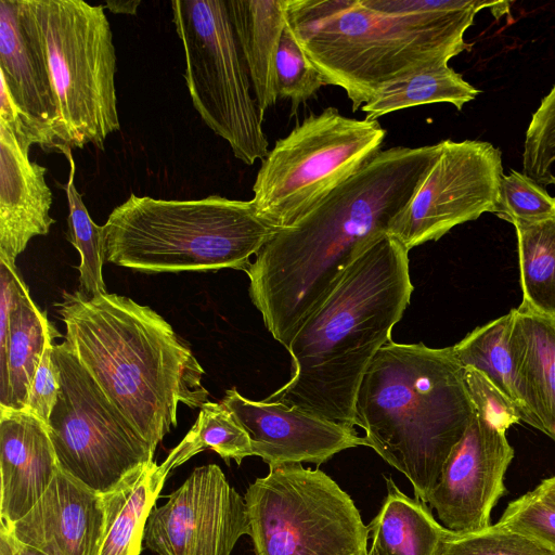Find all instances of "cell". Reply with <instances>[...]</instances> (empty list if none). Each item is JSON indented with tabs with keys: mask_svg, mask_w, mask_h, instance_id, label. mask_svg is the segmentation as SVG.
I'll list each match as a JSON object with an SVG mask.
<instances>
[{
	"mask_svg": "<svg viewBox=\"0 0 555 555\" xmlns=\"http://www.w3.org/2000/svg\"><path fill=\"white\" fill-rule=\"evenodd\" d=\"M439 152L440 143L380 150L260 248L245 272L249 297L275 340L287 348L351 263L388 234Z\"/></svg>",
	"mask_w": 555,
	"mask_h": 555,
	"instance_id": "1",
	"label": "cell"
},
{
	"mask_svg": "<svg viewBox=\"0 0 555 555\" xmlns=\"http://www.w3.org/2000/svg\"><path fill=\"white\" fill-rule=\"evenodd\" d=\"M413 289L409 250L384 235L351 263L292 339L286 349L293 376L264 400L354 428L363 376L391 341Z\"/></svg>",
	"mask_w": 555,
	"mask_h": 555,
	"instance_id": "2",
	"label": "cell"
},
{
	"mask_svg": "<svg viewBox=\"0 0 555 555\" xmlns=\"http://www.w3.org/2000/svg\"><path fill=\"white\" fill-rule=\"evenodd\" d=\"M478 0H288L287 23L325 79L345 90L352 112L386 82L448 63L468 49L464 34Z\"/></svg>",
	"mask_w": 555,
	"mask_h": 555,
	"instance_id": "3",
	"label": "cell"
},
{
	"mask_svg": "<svg viewBox=\"0 0 555 555\" xmlns=\"http://www.w3.org/2000/svg\"><path fill=\"white\" fill-rule=\"evenodd\" d=\"M56 306L72 352L154 450L177 426L180 403L197 409L208 401L203 366L149 306L79 291L63 293Z\"/></svg>",
	"mask_w": 555,
	"mask_h": 555,
	"instance_id": "4",
	"label": "cell"
},
{
	"mask_svg": "<svg viewBox=\"0 0 555 555\" xmlns=\"http://www.w3.org/2000/svg\"><path fill=\"white\" fill-rule=\"evenodd\" d=\"M475 414L453 347L389 341L366 370L356 425L366 446L402 473L426 503Z\"/></svg>",
	"mask_w": 555,
	"mask_h": 555,
	"instance_id": "5",
	"label": "cell"
},
{
	"mask_svg": "<svg viewBox=\"0 0 555 555\" xmlns=\"http://www.w3.org/2000/svg\"><path fill=\"white\" fill-rule=\"evenodd\" d=\"M278 230L251 199H158L132 193L103 225L105 258L147 273L246 271L250 257Z\"/></svg>",
	"mask_w": 555,
	"mask_h": 555,
	"instance_id": "6",
	"label": "cell"
},
{
	"mask_svg": "<svg viewBox=\"0 0 555 555\" xmlns=\"http://www.w3.org/2000/svg\"><path fill=\"white\" fill-rule=\"evenodd\" d=\"M21 22L41 49L56 93L60 153L104 151L120 129L116 52L104 5L81 0H17Z\"/></svg>",
	"mask_w": 555,
	"mask_h": 555,
	"instance_id": "7",
	"label": "cell"
},
{
	"mask_svg": "<svg viewBox=\"0 0 555 555\" xmlns=\"http://www.w3.org/2000/svg\"><path fill=\"white\" fill-rule=\"evenodd\" d=\"M387 131L333 106L310 114L262 159L251 202L258 215L287 228L321 204L377 152Z\"/></svg>",
	"mask_w": 555,
	"mask_h": 555,
	"instance_id": "8",
	"label": "cell"
},
{
	"mask_svg": "<svg viewBox=\"0 0 555 555\" xmlns=\"http://www.w3.org/2000/svg\"><path fill=\"white\" fill-rule=\"evenodd\" d=\"M244 499L256 555H369L360 512L320 469L270 466Z\"/></svg>",
	"mask_w": 555,
	"mask_h": 555,
	"instance_id": "9",
	"label": "cell"
},
{
	"mask_svg": "<svg viewBox=\"0 0 555 555\" xmlns=\"http://www.w3.org/2000/svg\"><path fill=\"white\" fill-rule=\"evenodd\" d=\"M172 21L184 49L186 88L204 122L245 165L263 159L269 142L227 0H173Z\"/></svg>",
	"mask_w": 555,
	"mask_h": 555,
	"instance_id": "10",
	"label": "cell"
},
{
	"mask_svg": "<svg viewBox=\"0 0 555 555\" xmlns=\"http://www.w3.org/2000/svg\"><path fill=\"white\" fill-rule=\"evenodd\" d=\"M60 391L47 424L60 469L104 494L153 462L155 450L111 403L64 340L54 344Z\"/></svg>",
	"mask_w": 555,
	"mask_h": 555,
	"instance_id": "11",
	"label": "cell"
},
{
	"mask_svg": "<svg viewBox=\"0 0 555 555\" xmlns=\"http://www.w3.org/2000/svg\"><path fill=\"white\" fill-rule=\"evenodd\" d=\"M503 175L501 151L490 142L440 141L437 159L391 221L388 235L410 250L485 212L494 214Z\"/></svg>",
	"mask_w": 555,
	"mask_h": 555,
	"instance_id": "12",
	"label": "cell"
},
{
	"mask_svg": "<svg viewBox=\"0 0 555 555\" xmlns=\"http://www.w3.org/2000/svg\"><path fill=\"white\" fill-rule=\"evenodd\" d=\"M249 535L245 499L216 464L194 468L168 501L151 511L146 546L158 555H231Z\"/></svg>",
	"mask_w": 555,
	"mask_h": 555,
	"instance_id": "13",
	"label": "cell"
},
{
	"mask_svg": "<svg viewBox=\"0 0 555 555\" xmlns=\"http://www.w3.org/2000/svg\"><path fill=\"white\" fill-rule=\"evenodd\" d=\"M514 459L506 431L478 413L448 456L427 503L442 526L456 533L480 531L505 494V473Z\"/></svg>",
	"mask_w": 555,
	"mask_h": 555,
	"instance_id": "14",
	"label": "cell"
},
{
	"mask_svg": "<svg viewBox=\"0 0 555 555\" xmlns=\"http://www.w3.org/2000/svg\"><path fill=\"white\" fill-rule=\"evenodd\" d=\"M249 435L253 454L268 465H320L349 448L366 446L354 428L324 420L283 403L254 401L236 388L221 401Z\"/></svg>",
	"mask_w": 555,
	"mask_h": 555,
	"instance_id": "15",
	"label": "cell"
},
{
	"mask_svg": "<svg viewBox=\"0 0 555 555\" xmlns=\"http://www.w3.org/2000/svg\"><path fill=\"white\" fill-rule=\"evenodd\" d=\"M5 527L21 542L47 555H100L105 529L103 495L60 469L35 506Z\"/></svg>",
	"mask_w": 555,
	"mask_h": 555,
	"instance_id": "16",
	"label": "cell"
},
{
	"mask_svg": "<svg viewBox=\"0 0 555 555\" xmlns=\"http://www.w3.org/2000/svg\"><path fill=\"white\" fill-rule=\"evenodd\" d=\"M0 78L46 152L60 153L59 106L46 57L24 28L17 0H0Z\"/></svg>",
	"mask_w": 555,
	"mask_h": 555,
	"instance_id": "17",
	"label": "cell"
},
{
	"mask_svg": "<svg viewBox=\"0 0 555 555\" xmlns=\"http://www.w3.org/2000/svg\"><path fill=\"white\" fill-rule=\"evenodd\" d=\"M1 524L24 517L60 470L47 425L25 410L0 406Z\"/></svg>",
	"mask_w": 555,
	"mask_h": 555,
	"instance_id": "18",
	"label": "cell"
},
{
	"mask_svg": "<svg viewBox=\"0 0 555 555\" xmlns=\"http://www.w3.org/2000/svg\"><path fill=\"white\" fill-rule=\"evenodd\" d=\"M46 172L0 120V260L13 268L29 241L47 235L55 222L50 215L53 195Z\"/></svg>",
	"mask_w": 555,
	"mask_h": 555,
	"instance_id": "19",
	"label": "cell"
},
{
	"mask_svg": "<svg viewBox=\"0 0 555 555\" xmlns=\"http://www.w3.org/2000/svg\"><path fill=\"white\" fill-rule=\"evenodd\" d=\"M511 311L509 346L527 424L555 441V319L522 302Z\"/></svg>",
	"mask_w": 555,
	"mask_h": 555,
	"instance_id": "20",
	"label": "cell"
},
{
	"mask_svg": "<svg viewBox=\"0 0 555 555\" xmlns=\"http://www.w3.org/2000/svg\"><path fill=\"white\" fill-rule=\"evenodd\" d=\"M287 5L288 0H227L233 31L262 117L279 99L275 59L287 23Z\"/></svg>",
	"mask_w": 555,
	"mask_h": 555,
	"instance_id": "21",
	"label": "cell"
},
{
	"mask_svg": "<svg viewBox=\"0 0 555 555\" xmlns=\"http://www.w3.org/2000/svg\"><path fill=\"white\" fill-rule=\"evenodd\" d=\"M60 336L25 285L11 312L5 349L0 356V406L25 410L47 344Z\"/></svg>",
	"mask_w": 555,
	"mask_h": 555,
	"instance_id": "22",
	"label": "cell"
},
{
	"mask_svg": "<svg viewBox=\"0 0 555 555\" xmlns=\"http://www.w3.org/2000/svg\"><path fill=\"white\" fill-rule=\"evenodd\" d=\"M378 514L367 525L375 555H439L451 530L433 516L426 503L405 495L391 478Z\"/></svg>",
	"mask_w": 555,
	"mask_h": 555,
	"instance_id": "23",
	"label": "cell"
},
{
	"mask_svg": "<svg viewBox=\"0 0 555 555\" xmlns=\"http://www.w3.org/2000/svg\"><path fill=\"white\" fill-rule=\"evenodd\" d=\"M166 477L153 461L102 494L105 529L100 555H140L146 521Z\"/></svg>",
	"mask_w": 555,
	"mask_h": 555,
	"instance_id": "24",
	"label": "cell"
},
{
	"mask_svg": "<svg viewBox=\"0 0 555 555\" xmlns=\"http://www.w3.org/2000/svg\"><path fill=\"white\" fill-rule=\"evenodd\" d=\"M480 91L464 80L448 63L435 64L384 83L361 111L369 120L434 103H449L459 111Z\"/></svg>",
	"mask_w": 555,
	"mask_h": 555,
	"instance_id": "25",
	"label": "cell"
},
{
	"mask_svg": "<svg viewBox=\"0 0 555 555\" xmlns=\"http://www.w3.org/2000/svg\"><path fill=\"white\" fill-rule=\"evenodd\" d=\"M522 304L555 319V217L514 224Z\"/></svg>",
	"mask_w": 555,
	"mask_h": 555,
	"instance_id": "26",
	"label": "cell"
},
{
	"mask_svg": "<svg viewBox=\"0 0 555 555\" xmlns=\"http://www.w3.org/2000/svg\"><path fill=\"white\" fill-rule=\"evenodd\" d=\"M205 449L214 450L228 464L234 460L240 465L243 459L254 455L249 435L222 402L207 401L199 408L194 425L159 469L167 476Z\"/></svg>",
	"mask_w": 555,
	"mask_h": 555,
	"instance_id": "27",
	"label": "cell"
},
{
	"mask_svg": "<svg viewBox=\"0 0 555 555\" xmlns=\"http://www.w3.org/2000/svg\"><path fill=\"white\" fill-rule=\"evenodd\" d=\"M512 311L468 333L453 347L463 367L483 372L521 410L522 422L528 415L519 391L509 346Z\"/></svg>",
	"mask_w": 555,
	"mask_h": 555,
	"instance_id": "28",
	"label": "cell"
},
{
	"mask_svg": "<svg viewBox=\"0 0 555 555\" xmlns=\"http://www.w3.org/2000/svg\"><path fill=\"white\" fill-rule=\"evenodd\" d=\"M70 169L64 189L68 202L67 240L78 250L80 256L79 292L86 296L93 297L105 294L106 286L103 280L102 268L105 258V245L103 225H98L91 219L89 211L83 204L81 194L77 191L74 179L76 165L72 150L64 151Z\"/></svg>",
	"mask_w": 555,
	"mask_h": 555,
	"instance_id": "29",
	"label": "cell"
},
{
	"mask_svg": "<svg viewBox=\"0 0 555 555\" xmlns=\"http://www.w3.org/2000/svg\"><path fill=\"white\" fill-rule=\"evenodd\" d=\"M278 95L289 100L295 111L321 87L326 86L319 69L300 47L293 29L286 23L275 59Z\"/></svg>",
	"mask_w": 555,
	"mask_h": 555,
	"instance_id": "30",
	"label": "cell"
},
{
	"mask_svg": "<svg viewBox=\"0 0 555 555\" xmlns=\"http://www.w3.org/2000/svg\"><path fill=\"white\" fill-rule=\"evenodd\" d=\"M439 555H555V550L496 522L472 533L451 531Z\"/></svg>",
	"mask_w": 555,
	"mask_h": 555,
	"instance_id": "31",
	"label": "cell"
},
{
	"mask_svg": "<svg viewBox=\"0 0 555 555\" xmlns=\"http://www.w3.org/2000/svg\"><path fill=\"white\" fill-rule=\"evenodd\" d=\"M522 173L540 185L555 186V85L542 99L527 128Z\"/></svg>",
	"mask_w": 555,
	"mask_h": 555,
	"instance_id": "32",
	"label": "cell"
},
{
	"mask_svg": "<svg viewBox=\"0 0 555 555\" xmlns=\"http://www.w3.org/2000/svg\"><path fill=\"white\" fill-rule=\"evenodd\" d=\"M494 214L513 224L530 223L555 217V197L522 172L503 175Z\"/></svg>",
	"mask_w": 555,
	"mask_h": 555,
	"instance_id": "33",
	"label": "cell"
},
{
	"mask_svg": "<svg viewBox=\"0 0 555 555\" xmlns=\"http://www.w3.org/2000/svg\"><path fill=\"white\" fill-rule=\"evenodd\" d=\"M498 524L555 550V504L534 489L509 502Z\"/></svg>",
	"mask_w": 555,
	"mask_h": 555,
	"instance_id": "34",
	"label": "cell"
},
{
	"mask_svg": "<svg viewBox=\"0 0 555 555\" xmlns=\"http://www.w3.org/2000/svg\"><path fill=\"white\" fill-rule=\"evenodd\" d=\"M464 380L475 411L481 417L505 431L511 426L522 422L519 406L483 372L466 366Z\"/></svg>",
	"mask_w": 555,
	"mask_h": 555,
	"instance_id": "35",
	"label": "cell"
},
{
	"mask_svg": "<svg viewBox=\"0 0 555 555\" xmlns=\"http://www.w3.org/2000/svg\"><path fill=\"white\" fill-rule=\"evenodd\" d=\"M54 338L47 344L39 366L33 379L25 411L41 420L46 425L56 403L60 391V370L53 360Z\"/></svg>",
	"mask_w": 555,
	"mask_h": 555,
	"instance_id": "36",
	"label": "cell"
},
{
	"mask_svg": "<svg viewBox=\"0 0 555 555\" xmlns=\"http://www.w3.org/2000/svg\"><path fill=\"white\" fill-rule=\"evenodd\" d=\"M0 555H47L40 550L21 542L4 526L0 525Z\"/></svg>",
	"mask_w": 555,
	"mask_h": 555,
	"instance_id": "37",
	"label": "cell"
},
{
	"mask_svg": "<svg viewBox=\"0 0 555 555\" xmlns=\"http://www.w3.org/2000/svg\"><path fill=\"white\" fill-rule=\"evenodd\" d=\"M140 4V0L107 1L104 8L117 14L134 15Z\"/></svg>",
	"mask_w": 555,
	"mask_h": 555,
	"instance_id": "38",
	"label": "cell"
},
{
	"mask_svg": "<svg viewBox=\"0 0 555 555\" xmlns=\"http://www.w3.org/2000/svg\"><path fill=\"white\" fill-rule=\"evenodd\" d=\"M534 490L543 499L555 504V475L542 480Z\"/></svg>",
	"mask_w": 555,
	"mask_h": 555,
	"instance_id": "39",
	"label": "cell"
},
{
	"mask_svg": "<svg viewBox=\"0 0 555 555\" xmlns=\"http://www.w3.org/2000/svg\"><path fill=\"white\" fill-rule=\"evenodd\" d=\"M369 555H375L372 548H370Z\"/></svg>",
	"mask_w": 555,
	"mask_h": 555,
	"instance_id": "40",
	"label": "cell"
}]
</instances>
